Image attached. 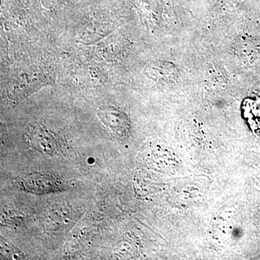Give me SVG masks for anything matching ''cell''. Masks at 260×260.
<instances>
[{
	"mask_svg": "<svg viewBox=\"0 0 260 260\" xmlns=\"http://www.w3.org/2000/svg\"><path fill=\"white\" fill-rule=\"evenodd\" d=\"M2 251H3L4 255L7 254V256L11 259H20V254L18 251H15V248L12 247L9 244H6L2 243Z\"/></svg>",
	"mask_w": 260,
	"mask_h": 260,
	"instance_id": "obj_3",
	"label": "cell"
},
{
	"mask_svg": "<svg viewBox=\"0 0 260 260\" xmlns=\"http://www.w3.org/2000/svg\"><path fill=\"white\" fill-rule=\"evenodd\" d=\"M24 185L32 192H49L54 190L57 186L55 179L45 176L34 175L25 179Z\"/></svg>",
	"mask_w": 260,
	"mask_h": 260,
	"instance_id": "obj_1",
	"label": "cell"
},
{
	"mask_svg": "<svg viewBox=\"0 0 260 260\" xmlns=\"http://www.w3.org/2000/svg\"><path fill=\"white\" fill-rule=\"evenodd\" d=\"M30 141L34 148L47 154L54 153L57 148L55 139L45 130H38L34 133Z\"/></svg>",
	"mask_w": 260,
	"mask_h": 260,
	"instance_id": "obj_2",
	"label": "cell"
}]
</instances>
